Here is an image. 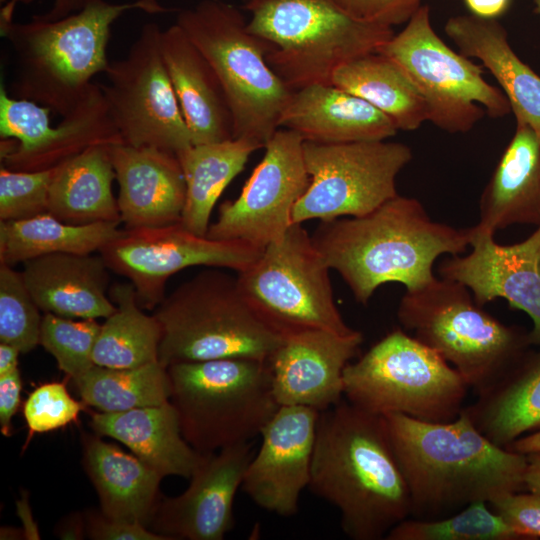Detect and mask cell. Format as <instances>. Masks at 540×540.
Instances as JSON below:
<instances>
[{
    "label": "cell",
    "mask_w": 540,
    "mask_h": 540,
    "mask_svg": "<svg viewBox=\"0 0 540 540\" xmlns=\"http://www.w3.org/2000/svg\"><path fill=\"white\" fill-rule=\"evenodd\" d=\"M308 488L338 509L354 540L385 539L411 516L384 416L347 400L319 413Z\"/></svg>",
    "instance_id": "cell-1"
},
{
    "label": "cell",
    "mask_w": 540,
    "mask_h": 540,
    "mask_svg": "<svg viewBox=\"0 0 540 540\" xmlns=\"http://www.w3.org/2000/svg\"><path fill=\"white\" fill-rule=\"evenodd\" d=\"M384 419L409 490L412 518L439 519L472 503L523 491L525 454L490 441L464 409L444 423L402 414Z\"/></svg>",
    "instance_id": "cell-2"
},
{
    "label": "cell",
    "mask_w": 540,
    "mask_h": 540,
    "mask_svg": "<svg viewBox=\"0 0 540 540\" xmlns=\"http://www.w3.org/2000/svg\"><path fill=\"white\" fill-rule=\"evenodd\" d=\"M470 237V227L435 221L418 199L398 194L366 215L321 222L312 239L355 300L366 305L383 284L412 290L430 283L437 258L464 253Z\"/></svg>",
    "instance_id": "cell-3"
},
{
    "label": "cell",
    "mask_w": 540,
    "mask_h": 540,
    "mask_svg": "<svg viewBox=\"0 0 540 540\" xmlns=\"http://www.w3.org/2000/svg\"><path fill=\"white\" fill-rule=\"evenodd\" d=\"M131 10L163 14L173 9L157 0H99L55 21L34 15L28 23H16L13 15L0 13L1 36L15 56V96L47 106L61 117L70 113L88 92L92 78L106 71L111 26Z\"/></svg>",
    "instance_id": "cell-4"
},
{
    "label": "cell",
    "mask_w": 540,
    "mask_h": 540,
    "mask_svg": "<svg viewBox=\"0 0 540 540\" xmlns=\"http://www.w3.org/2000/svg\"><path fill=\"white\" fill-rule=\"evenodd\" d=\"M162 337L158 361L224 358L268 361L283 337L252 308L237 275L207 267L166 295L154 309Z\"/></svg>",
    "instance_id": "cell-5"
},
{
    "label": "cell",
    "mask_w": 540,
    "mask_h": 540,
    "mask_svg": "<svg viewBox=\"0 0 540 540\" xmlns=\"http://www.w3.org/2000/svg\"><path fill=\"white\" fill-rule=\"evenodd\" d=\"M248 30L269 43L266 59L292 91L332 84L345 63L375 52L392 27L360 21L332 0H248Z\"/></svg>",
    "instance_id": "cell-6"
},
{
    "label": "cell",
    "mask_w": 540,
    "mask_h": 540,
    "mask_svg": "<svg viewBox=\"0 0 540 540\" xmlns=\"http://www.w3.org/2000/svg\"><path fill=\"white\" fill-rule=\"evenodd\" d=\"M397 318L402 328L439 353L475 393L504 375L529 349V331L506 325L459 282L436 277L406 290Z\"/></svg>",
    "instance_id": "cell-7"
},
{
    "label": "cell",
    "mask_w": 540,
    "mask_h": 540,
    "mask_svg": "<svg viewBox=\"0 0 540 540\" xmlns=\"http://www.w3.org/2000/svg\"><path fill=\"white\" fill-rule=\"evenodd\" d=\"M167 370L181 433L201 454L252 441L280 407L268 361L179 362Z\"/></svg>",
    "instance_id": "cell-8"
},
{
    "label": "cell",
    "mask_w": 540,
    "mask_h": 540,
    "mask_svg": "<svg viewBox=\"0 0 540 540\" xmlns=\"http://www.w3.org/2000/svg\"><path fill=\"white\" fill-rule=\"evenodd\" d=\"M176 24L210 63L227 97L234 138L264 145L275 133L293 91L267 62L268 42L251 33L241 11L203 0L178 11Z\"/></svg>",
    "instance_id": "cell-9"
},
{
    "label": "cell",
    "mask_w": 540,
    "mask_h": 540,
    "mask_svg": "<svg viewBox=\"0 0 540 540\" xmlns=\"http://www.w3.org/2000/svg\"><path fill=\"white\" fill-rule=\"evenodd\" d=\"M346 400L373 414L444 423L464 408L469 385L439 353L397 328L343 374Z\"/></svg>",
    "instance_id": "cell-10"
},
{
    "label": "cell",
    "mask_w": 540,
    "mask_h": 540,
    "mask_svg": "<svg viewBox=\"0 0 540 540\" xmlns=\"http://www.w3.org/2000/svg\"><path fill=\"white\" fill-rule=\"evenodd\" d=\"M377 52L403 68L426 102L428 121L447 133H467L485 114L498 119L511 112L502 90L485 80L482 67L435 32L427 5Z\"/></svg>",
    "instance_id": "cell-11"
},
{
    "label": "cell",
    "mask_w": 540,
    "mask_h": 540,
    "mask_svg": "<svg viewBox=\"0 0 540 540\" xmlns=\"http://www.w3.org/2000/svg\"><path fill=\"white\" fill-rule=\"evenodd\" d=\"M329 270L312 237L293 223L237 279L252 308L282 336L308 329L348 333L353 328L335 303Z\"/></svg>",
    "instance_id": "cell-12"
},
{
    "label": "cell",
    "mask_w": 540,
    "mask_h": 540,
    "mask_svg": "<svg viewBox=\"0 0 540 540\" xmlns=\"http://www.w3.org/2000/svg\"><path fill=\"white\" fill-rule=\"evenodd\" d=\"M303 153L310 183L293 208L292 224L372 212L398 195L397 176L413 157L406 144L387 140L304 141Z\"/></svg>",
    "instance_id": "cell-13"
},
{
    "label": "cell",
    "mask_w": 540,
    "mask_h": 540,
    "mask_svg": "<svg viewBox=\"0 0 540 540\" xmlns=\"http://www.w3.org/2000/svg\"><path fill=\"white\" fill-rule=\"evenodd\" d=\"M161 33L158 24H145L126 57L109 62L108 84L100 87L124 144L177 155L193 144L163 61Z\"/></svg>",
    "instance_id": "cell-14"
},
{
    "label": "cell",
    "mask_w": 540,
    "mask_h": 540,
    "mask_svg": "<svg viewBox=\"0 0 540 540\" xmlns=\"http://www.w3.org/2000/svg\"><path fill=\"white\" fill-rule=\"evenodd\" d=\"M107 266L128 279L139 305L154 310L165 298L168 279L193 266L242 272L262 249L236 240H216L184 228L180 222L156 228L125 229L100 251Z\"/></svg>",
    "instance_id": "cell-15"
},
{
    "label": "cell",
    "mask_w": 540,
    "mask_h": 540,
    "mask_svg": "<svg viewBox=\"0 0 540 540\" xmlns=\"http://www.w3.org/2000/svg\"><path fill=\"white\" fill-rule=\"evenodd\" d=\"M303 143L298 133L277 129L240 195L221 204L206 236L243 241L262 250L282 239L292 225L293 208L310 183Z\"/></svg>",
    "instance_id": "cell-16"
},
{
    "label": "cell",
    "mask_w": 540,
    "mask_h": 540,
    "mask_svg": "<svg viewBox=\"0 0 540 540\" xmlns=\"http://www.w3.org/2000/svg\"><path fill=\"white\" fill-rule=\"evenodd\" d=\"M470 232V253L444 259L440 277L466 286L481 306L503 298L510 308L525 312L532 320L530 344L540 346V224L511 245L498 244L495 234L475 225Z\"/></svg>",
    "instance_id": "cell-17"
},
{
    "label": "cell",
    "mask_w": 540,
    "mask_h": 540,
    "mask_svg": "<svg viewBox=\"0 0 540 540\" xmlns=\"http://www.w3.org/2000/svg\"><path fill=\"white\" fill-rule=\"evenodd\" d=\"M245 442L205 454L176 497L161 496L147 525L169 540H221L232 528L233 503L253 457Z\"/></svg>",
    "instance_id": "cell-18"
},
{
    "label": "cell",
    "mask_w": 540,
    "mask_h": 540,
    "mask_svg": "<svg viewBox=\"0 0 540 540\" xmlns=\"http://www.w3.org/2000/svg\"><path fill=\"white\" fill-rule=\"evenodd\" d=\"M319 413L305 406H280L262 430L241 486L262 509L284 517L297 513L300 495L310 483Z\"/></svg>",
    "instance_id": "cell-19"
},
{
    "label": "cell",
    "mask_w": 540,
    "mask_h": 540,
    "mask_svg": "<svg viewBox=\"0 0 540 540\" xmlns=\"http://www.w3.org/2000/svg\"><path fill=\"white\" fill-rule=\"evenodd\" d=\"M362 342L363 334L355 329L348 333L308 329L285 335L268 360L278 404L322 412L341 402L345 367Z\"/></svg>",
    "instance_id": "cell-20"
},
{
    "label": "cell",
    "mask_w": 540,
    "mask_h": 540,
    "mask_svg": "<svg viewBox=\"0 0 540 540\" xmlns=\"http://www.w3.org/2000/svg\"><path fill=\"white\" fill-rule=\"evenodd\" d=\"M119 184L117 198L126 229L179 223L186 201V182L177 156L150 146H110Z\"/></svg>",
    "instance_id": "cell-21"
},
{
    "label": "cell",
    "mask_w": 540,
    "mask_h": 540,
    "mask_svg": "<svg viewBox=\"0 0 540 540\" xmlns=\"http://www.w3.org/2000/svg\"><path fill=\"white\" fill-rule=\"evenodd\" d=\"M161 53L192 144L233 139V117L222 84L176 23L162 30Z\"/></svg>",
    "instance_id": "cell-22"
},
{
    "label": "cell",
    "mask_w": 540,
    "mask_h": 540,
    "mask_svg": "<svg viewBox=\"0 0 540 540\" xmlns=\"http://www.w3.org/2000/svg\"><path fill=\"white\" fill-rule=\"evenodd\" d=\"M278 127L315 143L387 140L398 131L383 112L333 84H315L293 91L280 114Z\"/></svg>",
    "instance_id": "cell-23"
},
{
    "label": "cell",
    "mask_w": 540,
    "mask_h": 540,
    "mask_svg": "<svg viewBox=\"0 0 540 540\" xmlns=\"http://www.w3.org/2000/svg\"><path fill=\"white\" fill-rule=\"evenodd\" d=\"M25 284L44 313L77 319L107 318L116 309L101 255L56 253L23 263Z\"/></svg>",
    "instance_id": "cell-24"
},
{
    "label": "cell",
    "mask_w": 540,
    "mask_h": 540,
    "mask_svg": "<svg viewBox=\"0 0 540 540\" xmlns=\"http://www.w3.org/2000/svg\"><path fill=\"white\" fill-rule=\"evenodd\" d=\"M444 31L460 53L481 61L499 84L516 121L540 138V75L513 50L505 27L496 19L470 14L450 17Z\"/></svg>",
    "instance_id": "cell-25"
},
{
    "label": "cell",
    "mask_w": 540,
    "mask_h": 540,
    "mask_svg": "<svg viewBox=\"0 0 540 540\" xmlns=\"http://www.w3.org/2000/svg\"><path fill=\"white\" fill-rule=\"evenodd\" d=\"M516 224H540V138L517 121L480 196L475 226L495 234Z\"/></svg>",
    "instance_id": "cell-26"
},
{
    "label": "cell",
    "mask_w": 540,
    "mask_h": 540,
    "mask_svg": "<svg viewBox=\"0 0 540 540\" xmlns=\"http://www.w3.org/2000/svg\"><path fill=\"white\" fill-rule=\"evenodd\" d=\"M89 425L100 437L123 443L162 477L190 478L205 456L184 439L170 400L123 412H91Z\"/></svg>",
    "instance_id": "cell-27"
},
{
    "label": "cell",
    "mask_w": 540,
    "mask_h": 540,
    "mask_svg": "<svg viewBox=\"0 0 540 540\" xmlns=\"http://www.w3.org/2000/svg\"><path fill=\"white\" fill-rule=\"evenodd\" d=\"M83 467L107 517L148 525L158 501V472L134 454L107 443L100 436L82 433Z\"/></svg>",
    "instance_id": "cell-28"
},
{
    "label": "cell",
    "mask_w": 540,
    "mask_h": 540,
    "mask_svg": "<svg viewBox=\"0 0 540 540\" xmlns=\"http://www.w3.org/2000/svg\"><path fill=\"white\" fill-rule=\"evenodd\" d=\"M464 411L501 447L540 429V351L529 349L504 375L476 393Z\"/></svg>",
    "instance_id": "cell-29"
},
{
    "label": "cell",
    "mask_w": 540,
    "mask_h": 540,
    "mask_svg": "<svg viewBox=\"0 0 540 540\" xmlns=\"http://www.w3.org/2000/svg\"><path fill=\"white\" fill-rule=\"evenodd\" d=\"M111 145L91 147L53 168L48 212L71 224L120 222Z\"/></svg>",
    "instance_id": "cell-30"
},
{
    "label": "cell",
    "mask_w": 540,
    "mask_h": 540,
    "mask_svg": "<svg viewBox=\"0 0 540 540\" xmlns=\"http://www.w3.org/2000/svg\"><path fill=\"white\" fill-rule=\"evenodd\" d=\"M263 146L246 138L192 145L176 156L185 182L186 201L180 224L206 236L213 208L227 185L243 170L250 155Z\"/></svg>",
    "instance_id": "cell-31"
},
{
    "label": "cell",
    "mask_w": 540,
    "mask_h": 540,
    "mask_svg": "<svg viewBox=\"0 0 540 540\" xmlns=\"http://www.w3.org/2000/svg\"><path fill=\"white\" fill-rule=\"evenodd\" d=\"M331 82L383 112L398 130L414 131L428 121L426 102L411 78L377 51L339 67Z\"/></svg>",
    "instance_id": "cell-32"
},
{
    "label": "cell",
    "mask_w": 540,
    "mask_h": 540,
    "mask_svg": "<svg viewBox=\"0 0 540 540\" xmlns=\"http://www.w3.org/2000/svg\"><path fill=\"white\" fill-rule=\"evenodd\" d=\"M120 222L71 224L49 212L0 221V264L10 266L56 253L92 254L120 237Z\"/></svg>",
    "instance_id": "cell-33"
},
{
    "label": "cell",
    "mask_w": 540,
    "mask_h": 540,
    "mask_svg": "<svg viewBox=\"0 0 540 540\" xmlns=\"http://www.w3.org/2000/svg\"><path fill=\"white\" fill-rule=\"evenodd\" d=\"M118 143L123 141L100 84L93 82L80 103L52 127L37 148L25 154L1 157V165L18 171L47 170L91 147Z\"/></svg>",
    "instance_id": "cell-34"
},
{
    "label": "cell",
    "mask_w": 540,
    "mask_h": 540,
    "mask_svg": "<svg viewBox=\"0 0 540 540\" xmlns=\"http://www.w3.org/2000/svg\"><path fill=\"white\" fill-rule=\"evenodd\" d=\"M115 311L101 324L93 350L95 365L109 368H135L158 361L162 329L154 315L139 305L130 282L116 283L109 289Z\"/></svg>",
    "instance_id": "cell-35"
},
{
    "label": "cell",
    "mask_w": 540,
    "mask_h": 540,
    "mask_svg": "<svg viewBox=\"0 0 540 540\" xmlns=\"http://www.w3.org/2000/svg\"><path fill=\"white\" fill-rule=\"evenodd\" d=\"M81 400L100 412H123L170 400L167 368L159 361L135 368L94 365L73 380Z\"/></svg>",
    "instance_id": "cell-36"
},
{
    "label": "cell",
    "mask_w": 540,
    "mask_h": 540,
    "mask_svg": "<svg viewBox=\"0 0 540 540\" xmlns=\"http://www.w3.org/2000/svg\"><path fill=\"white\" fill-rule=\"evenodd\" d=\"M387 540H522L487 502L472 503L449 516L422 520L406 518L386 535Z\"/></svg>",
    "instance_id": "cell-37"
},
{
    "label": "cell",
    "mask_w": 540,
    "mask_h": 540,
    "mask_svg": "<svg viewBox=\"0 0 540 540\" xmlns=\"http://www.w3.org/2000/svg\"><path fill=\"white\" fill-rule=\"evenodd\" d=\"M101 325L96 319H79L44 313L40 345L56 360L58 368L72 380L95 364L93 350Z\"/></svg>",
    "instance_id": "cell-38"
},
{
    "label": "cell",
    "mask_w": 540,
    "mask_h": 540,
    "mask_svg": "<svg viewBox=\"0 0 540 540\" xmlns=\"http://www.w3.org/2000/svg\"><path fill=\"white\" fill-rule=\"evenodd\" d=\"M22 272L0 264V342L28 353L40 344L42 318Z\"/></svg>",
    "instance_id": "cell-39"
},
{
    "label": "cell",
    "mask_w": 540,
    "mask_h": 540,
    "mask_svg": "<svg viewBox=\"0 0 540 540\" xmlns=\"http://www.w3.org/2000/svg\"><path fill=\"white\" fill-rule=\"evenodd\" d=\"M53 168L18 171L0 168V221L21 220L48 212Z\"/></svg>",
    "instance_id": "cell-40"
},
{
    "label": "cell",
    "mask_w": 540,
    "mask_h": 540,
    "mask_svg": "<svg viewBox=\"0 0 540 540\" xmlns=\"http://www.w3.org/2000/svg\"><path fill=\"white\" fill-rule=\"evenodd\" d=\"M86 406L69 394L63 382L39 385L29 394L23 406L28 439L34 434L47 433L76 422Z\"/></svg>",
    "instance_id": "cell-41"
},
{
    "label": "cell",
    "mask_w": 540,
    "mask_h": 540,
    "mask_svg": "<svg viewBox=\"0 0 540 540\" xmlns=\"http://www.w3.org/2000/svg\"><path fill=\"white\" fill-rule=\"evenodd\" d=\"M488 505L521 539L540 537L539 494L508 492L492 499Z\"/></svg>",
    "instance_id": "cell-42"
},
{
    "label": "cell",
    "mask_w": 540,
    "mask_h": 540,
    "mask_svg": "<svg viewBox=\"0 0 540 540\" xmlns=\"http://www.w3.org/2000/svg\"><path fill=\"white\" fill-rule=\"evenodd\" d=\"M350 16L364 22L393 27L406 23L423 0H332Z\"/></svg>",
    "instance_id": "cell-43"
},
{
    "label": "cell",
    "mask_w": 540,
    "mask_h": 540,
    "mask_svg": "<svg viewBox=\"0 0 540 540\" xmlns=\"http://www.w3.org/2000/svg\"><path fill=\"white\" fill-rule=\"evenodd\" d=\"M87 537L93 540H169L142 523L107 517L101 510L84 512Z\"/></svg>",
    "instance_id": "cell-44"
},
{
    "label": "cell",
    "mask_w": 540,
    "mask_h": 540,
    "mask_svg": "<svg viewBox=\"0 0 540 540\" xmlns=\"http://www.w3.org/2000/svg\"><path fill=\"white\" fill-rule=\"evenodd\" d=\"M22 380L19 368L0 376V428L1 433L10 437L13 433L12 419L21 402Z\"/></svg>",
    "instance_id": "cell-45"
},
{
    "label": "cell",
    "mask_w": 540,
    "mask_h": 540,
    "mask_svg": "<svg viewBox=\"0 0 540 540\" xmlns=\"http://www.w3.org/2000/svg\"><path fill=\"white\" fill-rule=\"evenodd\" d=\"M33 0H17L23 4H30ZM99 0H54L52 7L44 14L35 15L47 21H55L81 11L91 3Z\"/></svg>",
    "instance_id": "cell-46"
},
{
    "label": "cell",
    "mask_w": 540,
    "mask_h": 540,
    "mask_svg": "<svg viewBox=\"0 0 540 540\" xmlns=\"http://www.w3.org/2000/svg\"><path fill=\"white\" fill-rule=\"evenodd\" d=\"M464 3L474 16L497 19L508 11L512 0H464Z\"/></svg>",
    "instance_id": "cell-47"
},
{
    "label": "cell",
    "mask_w": 540,
    "mask_h": 540,
    "mask_svg": "<svg viewBox=\"0 0 540 540\" xmlns=\"http://www.w3.org/2000/svg\"><path fill=\"white\" fill-rule=\"evenodd\" d=\"M61 539L80 540L87 536L84 513H71L59 521L55 529Z\"/></svg>",
    "instance_id": "cell-48"
},
{
    "label": "cell",
    "mask_w": 540,
    "mask_h": 540,
    "mask_svg": "<svg viewBox=\"0 0 540 540\" xmlns=\"http://www.w3.org/2000/svg\"><path fill=\"white\" fill-rule=\"evenodd\" d=\"M523 490L540 495V451L525 454Z\"/></svg>",
    "instance_id": "cell-49"
},
{
    "label": "cell",
    "mask_w": 540,
    "mask_h": 540,
    "mask_svg": "<svg viewBox=\"0 0 540 540\" xmlns=\"http://www.w3.org/2000/svg\"><path fill=\"white\" fill-rule=\"evenodd\" d=\"M20 353L15 346L0 342V376L18 369V356Z\"/></svg>",
    "instance_id": "cell-50"
},
{
    "label": "cell",
    "mask_w": 540,
    "mask_h": 540,
    "mask_svg": "<svg viewBox=\"0 0 540 540\" xmlns=\"http://www.w3.org/2000/svg\"><path fill=\"white\" fill-rule=\"evenodd\" d=\"M505 448L521 454L540 451V429L519 437Z\"/></svg>",
    "instance_id": "cell-51"
},
{
    "label": "cell",
    "mask_w": 540,
    "mask_h": 540,
    "mask_svg": "<svg viewBox=\"0 0 540 540\" xmlns=\"http://www.w3.org/2000/svg\"><path fill=\"white\" fill-rule=\"evenodd\" d=\"M534 6H535V12L539 16L540 19V0H533Z\"/></svg>",
    "instance_id": "cell-52"
},
{
    "label": "cell",
    "mask_w": 540,
    "mask_h": 540,
    "mask_svg": "<svg viewBox=\"0 0 540 540\" xmlns=\"http://www.w3.org/2000/svg\"><path fill=\"white\" fill-rule=\"evenodd\" d=\"M0 2H1V4H3V3H4V4L9 3V4H13V5L16 6L17 0H0Z\"/></svg>",
    "instance_id": "cell-53"
},
{
    "label": "cell",
    "mask_w": 540,
    "mask_h": 540,
    "mask_svg": "<svg viewBox=\"0 0 540 540\" xmlns=\"http://www.w3.org/2000/svg\"><path fill=\"white\" fill-rule=\"evenodd\" d=\"M248 1V0H247Z\"/></svg>",
    "instance_id": "cell-54"
}]
</instances>
